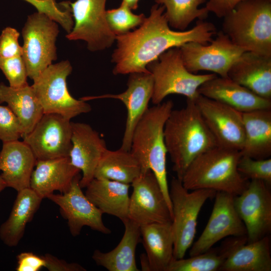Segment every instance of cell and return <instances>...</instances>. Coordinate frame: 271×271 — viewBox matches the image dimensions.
<instances>
[{
  "label": "cell",
  "instance_id": "6da1fadb",
  "mask_svg": "<svg viewBox=\"0 0 271 271\" xmlns=\"http://www.w3.org/2000/svg\"><path fill=\"white\" fill-rule=\"evenodd\" d=\"M165 11L162 5H153L139 28L116 36V48L111 56L114 75L149 72L148 64L170 49L191 42L206 45L212 41L216 33L212 23L198 20L190 30L174 31Z\"/></svg>",
  "mask_w": 271,
  "mask_h": 271
},
{
  "label": "cell",
  "instance_id": "7a4b0ae2",
  "mask_svg": "<svg viewBox=\"0 0 271 271\" xmlns=\"http://www.w3.org/2000/svg\"><path fill=\"white\" fill-rule=\"evenodd\" d=\"M164 138L172 170L181 181L197 157L218 146L195 101L187 99L185 107L170 113L165 124Z\"/></svg>",
  "mask_w": 271,
  "mask_h": 271
},
{
  "label": "cell",
  "instance_id": "3957f363",
  "mask_svg": "<svg viewBox=\"0 0 271 271\" xmlns=\"http://www.w3.org/2000/svg\"><path fill=\"white\" fill-rule=\"evenodd\" d=\"M173 107V102L168 100L149 107L133 129L130 149L141 166L142 173L151 170L155 175L172 214L164 127Z\"/></svg>",
  "mask_w": 271,
  "mask_h": 271
},
{
  "label": "cell",
  "instance_id": "277c9868",
  "mask_svg": "<svg viewBox=\"0 0 271 271\" xmlns=\"http://www.w3.org/2000/svg\"><path fill=\"white\" fill-rule=\"evenodd\" d=\"M241 156L239 151L214 147L190 164L181 180L182 184L189 191L211 189L238 195L249 182L238 171Z\"/></svg>",
  "mask_w": 271,
  "mask_h": 271
},
{
  "label": "cell",
  "instance_id": "5b68a950",
  "mask_svg": "<svg viewBox=\"0 0 271 271\" xmlns=\"http://www.w3.org/2000/svg\"><path fill=\"white\" fill-rule=\"evenodd\" d=\"M223 18V32L245 51L271 56V0H245Z\"/></svg>",
  "mask_w": 271,
  "mask_h": 271
},
{
  "label": "cell",
  "instance_id": "8992f818",
  "mask_svg": "<svg viewBox=\"0 0 271 271\" xmlns=\"http://www.w3.org/2000/svg\"><path fill=\"white\" fill-rule=\"evenodd\" d=\"M147 69L154 78L151 100L155 105L172 94L182 95L195 101L199 95V87L217 76L214 73L198 75L189 72L184 64L179 47L164 52L148 64Z\"/></svg>",
  "mask_w": 271,
  "mask_h": 271
},
{
  "label": "cell",
  "instance_id": "52a82bcc",
  "mask_svg": "<svg viewBox=\"0 0 271 271\" xmlns=\"http://www.w3.org/2000/svg\"><path fill=\"white\" fill-rule=\"evenodd\" d=\"M211 189H198L191 192L183 185L182 181L174 177L169 188L172 204V230L174 237V258L184 256L193 244L199 212L206 201L216 194Z\"/></svg>",
  "mask_w": 271,
  "mask_h": 271
},
{
  "label": "cell",
  "instance_id": "ba28073f",
  "mask_svg": "<svg viewBox=\"0 0 271 271\" xmlns=\"http://www.w3.org/2000/svg\"><path fill=\"white\" fill-rule=\"evenodd\" d=\"M72 67L68 60L49 65L31 85L44 113H55L69 119L91 110L86 101L69 93L67 78Z\"/></svg>",
  "mask_w": 271,
  "mask_h": 271
},
{
  "label": "cell",
  "instance_id": "9c48e42d",
  "mask_svg": "<svg viewBox=\"0 0 271 271\" xmlns=\"http://www.w3.org/2000/svg\"><path fill=\"white\" fill-rule=\"evenodd\" d=\"M59 33V24L45 14L37 12L28 16L22 30V56L28 77L33 81L57 60Z\"/></svg>",
  "mask_w": 271,
  "mask_h": 271
},
{
  "label": "cell",
  "instance_id": "30bf717a",
  "mask_svg": "<svg viewBox=\"0 0 271 271\" xmlns=\"http://www.w3.org/2000/svg\"><path fill=\"white\" fill-rule=\"evenodd\" d=\"M106 0H76L70 3L74 26L66 38L82 40L91 52L104 50L115 41L106 18Z\"/></svg>",
  "mask_w": 271,
  "mask_h": 271
},
{
  "label": "cell",
  "instance_id": "8fae6325",
  "mask_svg": "<svg viewBox=\"0 0 271 271\" xmlns=\"http://www.w3.org/2000/svg\"><path fill=\"white\" fill-rule=\"evenodd\" d=\"M179 48L184 64L189 72L208 71L222 77H228L232 64L245 52L235 45L222 31L208 44L191 42Z\"/></svg>",
  "mask_w": 271,
  "mask_h": 271
},
{
  "label": "cell",
  "instance_id": "7c38bea8",
  "mask_svg": "<svg viewBox=\"0 0 271 271\" xmlns=\"http://www.w3.org/2000/svg\"><path fill=\"white\" fill-rule=\"evenodd\" d=\"M128 218L140 226L172 222V214L159 182L151 170L143 172L131 184Z\"/></svg>",
  "mask_w": 271,
  "mask_h": 271
},
{
  "label": "cell",
  "instance_id": "4fadbf2b",
  "mask_svg": "<svg viewBox=\"0 0 271 271\" xmlns=\"http://www.w3.org/2000/svg\"><path fill=\"white\" fill-rule=\"evenodd\" d=\"M70 119L55 113H44L23 141L37 160L69 157L72 147Z\"/></svg>",
  "mask_w": 271,
  "mask_h": 271
},
{
  "label": "cell",
  "instance_id": "5bb4252c",
  "mask_svg": "<svg viewBox=\"0 0 271 271\" xmlns=\"http://www.w3.org/2000/svg\"><path fill=\"white\" fill-rule=\"evenodd\" d=\"M234 204L246 230L247 242L267 236L271 231V192L269 185L251 180L245 189L234 197Z\"/></svg>",
  "mask_w": 271,
  "mask_h": 271
},
{
  "label": "cell",
  "instance_id": "9a60e30c",
  "mask_svg": "<svg viewBox=\"0 0 271 271\" xmlns=\"http://www.w3.org/2000/svg\"><path fill=\"white\" fill-rule=\"evenodd\" d=\"M235 196L217 191L208 221L198 239L190 247L189 255L205 252L227 237L246 236L245 225L234 204Z\"/></svg>",
  "mask_w": 271,
  "mask_h": 271
},
{
  "label": "cell",
  "instance_id": "2e32d148",
  "mask_svg": "<svg viewBox=\"0 0 271 271\" xmlns=\"http://www.w3.org/2000/svg\"><path fill=\"white\" fill-rule=\"evenodd\" d=\"M195 102L217 146L240 151L244 135L242 113L200 94Z\"/></svg>",
  "mask_w": 271,
  "mask_h": 271
},
{
  "label": "cell",
  "instance_id": "e0dca14e",
  "mask_svg": "<svg viewBox=\"0 0 271 271\" xmlns=\"http://www.w3.org/2000/svg\"><path fill=\"white\" fill-rule=\"evenodd\" d=\"M81 177L79 174L74 178L67 192L53 193L47 198L59 207L61 214L67 220L73 236L79 235L85 226L105 234L111 233L103 222V213L83 193L79 184Z\"/></svg>",
  "mask_w": 271,
  "mask_h": 271
},
{
  "label": "cell",
  "instance_id": "ac0fdd59",
  "mask_svg": "<svg viewBox=\"0 0 271 271\" xmlns=\"http://www.w3.org/2000/svg\"><path fill=\"white\" fill-rule=\"evenodd\" d=\"M127 88L123 92L89 96L81 99L84 101L98 98H113L120 100L125 106L127 112L125 129L120 149L130 151L133 129L143 115L149 108L154 89V78L149 71L147 73L130 74Z\"/></svg>",
  "mask_w": 271,
  "mask_h": 271
},
{
  "label": "cell",
  "instance_id": "d6986e66",
  "mask_svg": "<svg viewBox=\"0 0 271 271\" xmlns=\"http://www.w3.org/2000/svg\"><path fill=\"white\" fill-rule=\"evenodd\" d=\"M71 164L82 172L79 184L85 188L94 178L98 164L107 149L104 140L89 124L71 122Z\"/></svg>",
  "mask_w": 271,
  "mask_h": 271
},
{
  "label": "cell",
  "instance_id": "ffe728a7",
  "mask_svg": "<svg viewBox=\"0 0 271 271\" xmlns=\"http://www.w3.org/2000/svg\"><path fill=\"white\" fill-rule=\"evenodd\" d=\"M199 94L242 112L271 109V100L263 98L228 77L217 76L203 83Z\"/></svg>",
  "mask_w": 271,
  "mask_h": 271
},
{
  "label": "cell",
  "instance_id": "44dd1931",
  "mask_svg": "<svg viewBox=\"0 0 271 271\" xmlns=\"http://www.w3.org/2000/svg\"><path fill=\"white\" fill-rule=\"evenodd\" d=\"M0 152L1 177L17 192L30 188L37 159L29 146L19 140L3 143Z\"/></svg>",
  "mask_w": 271,
  "mask_h": 271
},
{
  "label": "cell",
  "instance_id": "7402d4cb",
  "mask_svg": "<svg viewBox=\"0 0 271 271\" xmlns=\"http://www.w3.org/2000/svg\"><path fill=\"white\" fill-rule=\"evenodd\" d=\"M228 77L271 100V56L245 51L232 64Z\"/></svg>",
  "mask_w": 271,
  "mask_h": 271
},
{
  "label": "cell",
  "instance_id": "603a6c76",
  "mask_svg": "<svg viewBox=\"0 0 271 271\" xmlns=\"http://www.w3.org/2000/svg\"><path fill=\"white\" fill-rule=\"evenodd\" d=\"M80 171L71 163L69 157L37 160L33 171L30 188L44 199L55 191H68L74 178Z\"/></svg>",
  "mask_w": 271,
  "mask_h": 271
},
{
  "label": "cell",
  "instance_id": "cb8c5ba5",
  "mask_svg": "<svg viewBox=\"0 0 271 271\" xmlns=\"http://www.w3.org/2000/svg\"><path fill=\"white\" fill-rule=\"evenodd\" d=\"M130 184L94 178L85 187V195L103 213L114 216L122 222L128 218Z\"/></svg>",
  "mask_w": 271,
  "mask_h": 271
},
{
  "label": "cell",
  "instance_id": "d4e9b609",
  "mask_svg": "<svg viewBox=\"0 0 271 271\" xmlns=\"http://www.w3.org/2000/svg\"><path fill=\"white\" fill-rule=\"evenodd\" d=\"M244 141L241 156L260 160L271 156V109L242 113Z\"/></svg>",
  "mask_w": 271,
  "mask_h": 271
},
{
  "label": "cell",
  "instance_id": "484cf974",
  "mask_svg": "<svg viewBox=\"0 0 271 271\" xmlns=\"http://www.w3.org/2000/svg\"><path fill=\"white\" fill-rule=\"evenodd\" d=\"M140 230L150 271H166L174 258L171 222L145 224Z\"/></svg>",
  "mask_w": 271,
  "mask_h": 271
},
{
  "label": "cell",
  "instance_id": "4316f807",
  "mask_svg": "<svg viewBox=\"0 0 271 271\" xmlns=\"http://www.w3.org/2000/svg\"><path fill=\"white\" fill-rule=\"evenodd\" d=\"M122 222L124 232L116 247L107 252L96 249L92 257L97 265L109 271H139L136 250L141 240L140 226L128 218Z\"/></svg>",
  "mask_w": 271,
  "mask_h": 271
},
{
  "label": "cell",
  "instance_id": "83f0119b",
  "mask_svg": "<svg viewBox=\"0 0 271 271\" xmlns=\"http://www.w3.org/2000/svg\"><path fill=\"white\" fill-rule=\"evenodd\" d=\"M42 199L30 188L18 192L9 218L0 226V238L6 245L18 244Z\"/></svg>",
  "mask_w": 271,
  "mask_h": 271
},
{
  "label": "cell",
  "instance_id": "f1b7e54d",
  "mask_svg": "<svg viewBox=\"0 0 271 271\" xmlns=\"http://www.w3.org/2000/svg\"><path fill=\"white\" fill-rule=\"evenodd\" d=\"M6 102L18 118L22 137L29 133L44 114L43 109L29 84L13 87L0 83V103Z\"/></svg>",
  "mask_w": 271,
  "mask_h": 271
},
{
  "label": "cell",
  "instance_id": "f546056e",
  "mask_svg": "<svg viewBox=\"0 0 271 271\" xmlns=\"http://www.w3.org/2000/svg\"><path fill=\"white\" fill-rule=\"evenodd\" d=\"M221 271H270L271 255L268 235L252 242H243L227 256Z\"/></svg>",
  "mask_w": 271,
  "mask_h": 271
},
{
  "label": "cell",
  "instance_id": "4dcf8cb0",
  "mask_svg": "<svg viewBox=\"0 0 271 271\" xmlns=\"http://www.w3.org/2000/svg\"><path fill=\"white\" fill-rule=\"evenodd\" d=\"M141 173V166L130 151L107 149L98 164L94 178L131 184Z\"/></svg>",
  "mask_w": 271,
  "mask_h": 271
},
{
  "label": "cell",
  "instance_id": "1f68e13d",
  "mask_svg": "<svg viewBox=\"0 0 271 271\" xmlns=\"http://www.w3.org/2000/svg\"><path fill=\"white\" fill-rule=\"evenodd\" d=\"M247 241L246 236L231 237L218 248L212 247L203 253L189 258H174L166 271H217L232 250L241 242Z\"/></svg>",
  "mask_w": 271,
  "mask_h": 271
},
{
  "label": "cell",
  "instance_id": "d6a6232c",
  "mask_svg": "<svg viewBox=\"0 0 271 271\" xmlns=\"http://www.w3.org/2000/svg\"><path fill=\"white\" fill-rule=\"evenodd\" d=\"M207 0H155L165 7V14L170 26L185 31L195 20H204L209 12L205 7L199 8Z\"/></svg>",
  "mask_w": 271,
  "mask_h": 271
},
{
  "label": "cell",
  "instance_id": "836d02e7",
  "mask_svg": "<svg viewBox=\"0 0 271 271\" xmlns=\"http://www.w3.org/2000/svg\"><path fill=\"white\" fill-rule=\"evenodd\" d=\"M122 1L117 8L106 11V18L111 31L116 35L125 34L140 26L146 18L144 14L136 15Z\"/></svg>",
  "mask_w": 271,
  "mask_h": 271
},
{
  "label": "cell",
  "instance_id": "e575fe53",
  "mask_svg": "<svg viewBox=\"0 0 271 271\" xmlns=\"http://www.w3.org/2000/svg\"><path fill=\"white\" fill-rule=\"evenodd\" d=\"M31 4L37 10L55 21L65 31H70L73 26L70 2L59 3L56 0H23Z\"/></svg>",
  "mask_w": 271,
  "mask_h": 271
},
{
  "label": "cell",
  "instance_id": "d590c367",
  "mask_svg": "<svg viewBox=\"0 0 271 271\" xmlns=\"http://www.w3.org/2000/svg\"><path fill=\"white\" fill-rule=\"evenodd\" d=\"M239 172L249 180H257L271 185V159L257 160L241 156L238 164Z\"/></svg>",
  "mask_w": 271,
  "mask_h": 271
},
{
  "label": "cell",
  "instance_id": "8d00e7d4",
  "mask_svg": "<svg viewBox=\"0 0 271 271\" xmlns=\"http://www.w3.org/2000/svg\"><path fill=\"white\" fill-rule=\"evenodd\" d=\"M0 69L8 80L9 86L19 87L28 84L27 68L22 56L0 57Z\"/></svg>",
  "mask_w": 271,
  "mask_h": 271
},
{
  "label": "cell",
  "instance_id": "74e56055",
  "mask_svg": "<svg viewBox=\"0 0 271 271\" xmlns=\"http://www.w3.org/2000/svg\"><path fill=\"white\" fill-rule=\"evenodd\" d=\"M21 123L8 106L0 105V140L3 143L19 140L22 138Z\"/></svg>",
  "mask_w": 271,
  "mask_h": 271
},
{
  "label": "cell",
  "instance_id": "f35d334b",
  "mask_svg": "<svg viewBox=\"0 0 271 271\" xmlns=\"http://www.w3.org/2000/svg\"><path fill=\"white\" fill-rule=\"evenodd\" d=\"M20 33L15 28L7 27L0 35V57L5 58L22 56V46L19 43Z\"/></svg>",
  "mask_w": 271,
  "mask_h": 271
},
{
  "label": "cell",
  "instance_id": "ab89813d",
  "mask_svg": "<svg viewBox=\"0 0 271 271\" xmlns=\"http://www.w3.org/2000/svg\"><path fill=\"white\" fill-rule=\"evenodd\" d=\"M17 271H38L45 266L46 262L43 256L32 252H24L17 256Z\"/></svg>",
  "mask_w": 271,
  "mask_h": 271
},
{
  "label": "cell",
  "instance_id": "60d3db41",
  "mask_svg": "<svg viewBox=\"0 0 271 271\" xmlns=\"http://www.w3.org/2000/svg\"><path fill=\"white\" fill-rule=\"evenodd\" d=\"M243 1L245 0H207L205 7L209 13H213L218 18H223Z\"/></svg>",
  "mask_w": 271,
  "mask_h": 271
},
{
  "label": "cell",
  "instance_id": "b9f144b4",
  "mask_svg": "<svg viewBox=\"0 0 271 271\" xmlns=\"http://www.w3.org/2000/svg\"><path fill=\"white\" fill-rule=\"evenodd\" d=\"M46 267L50 271H85L86 269L77 263H68L56 257L46 253L44 256Z\"/></svg>",
  "mask_w": 271,
  "mask_h": 271
},
{
  "label": "cell",
  "instance_id": "7bdbcfd3",
  "mask_svg": "<svg viewBox=\"0 0 271 271\" xmlns=\"http://www.w3.org/2000/svg\"><path fill=\"white\" fill-rule=\"evenodd\" d=\"M140 0H122L131 10H135L138 8V3Z\"/></svg>",
  "mask_w": 271,
  "mask_h": 271
},
{
  "label": "cell",
  "instance_id": "ee69618b",
  "mask_svg": "<svg viewBox=\"0 0 271 271\" xmlns=\"http://www.w3.org/2000/svg\"><path fill=\"white\" fill-rule=\"evenodd\" d=\"M141 257L142 270L150 271L149 265L146 254H143Z\"/></svg>",
  "mask_w": 271,
  "mask_h": 271
},
{
  "label": "cell",
  "instance_id": "f6af8a7d",
  "mask_svg": "<svg viewBox=\"0 0 271 271\" xmlns=\"http://www.w3.org/2000/svg\"><path fill=\"white\" fill-rule=\"evenodd\" d=\"M7 187L6 184L0 175V193Z\"/></svg>",
  "mask_w": 271,
  "mask_h": 271
}]
</instances>
